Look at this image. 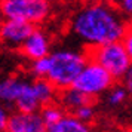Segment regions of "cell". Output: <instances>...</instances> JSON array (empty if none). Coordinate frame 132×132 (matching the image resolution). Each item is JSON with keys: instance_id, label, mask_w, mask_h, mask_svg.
<instances>
[{"instance_id": "6da1fadb", "label": "cell", "mask_w": 132, "mask_h": 132, "mask_svg": "<svg viewBox=\"0 0 132 132\" xmlns=\"http://www.w3.org/2000/svg\"><path fill=\"white\" fill-rule=\"evenodd\" d=\"M68 30L89 49L122 40L129 30V19L110 0H85L73 12Z\"/></svg>"}, {"instance_id": "7a4b0ae2", "label": "cell", "mask_w": 132, "mask_h": 132, "mask_svg": "<svg viewBox=\"0 0 132 132\" xmlns=\"http://www.w3.org/2000/svg\"><path fill=\"white\" fill-rule=\"evenodd\" d=\"M86 61L88 55L76 49H52V52L45 56V79H48L58 90L70 88L73 86Z\"/></svg>"}, {"instance_id": "3957f363", "label": "cell", "mask_w": 132, "mask_h": 132, "mask_svg": "<svg viewBox=\"0 0 132 132\" xmlns=\"http://www.w3.org/2000/svg\"><path fill=\"white\" fill-rule=\"evenodd\" d=\"M0 101L21 111H40L42 108L33 77L21 74L0 77Z\"/></svg>"}, {"instance_id": "277c9868", "label": "cell", "mask_w": 132, "mask_h": 132, "mask_svg": "<svg viewBox=\"0 0 132 132\" xmlns=\"http://www.w3.org/2000/svg\"><path fill=\"white\" fill-rule=\"evenodd\" d=\"M86 55L89 60L95 61L100 65L104 67L116 80H120L123 77L132 64L131 56H129L122 40L100 45L95 48H89Z\"/></svg>"}, {"instance_id": "5b68a950", "label": "cell", "mask_w": 132, "mask_h": 132, "mask_svg": "<svg viewBox=\"0 0 132 132\" xmlns=\"http://www.w3.org/2000/svg\"><path fill=\"white\" fill-rule=\"evenodd\" d=\"M2 11L6 18L22 19L34 27L42 25L52 16V0H3Z\"/></svg>"}, {"instance_id": "8992f818", "label": "cell", "mask_w": 132, "mask_h": 132, "mask_svg": "<svg viewBox=\"0 0 132 132\" xmlns=\"http://www.w3.org/2000/svg\"><path fill=\"white\" fill-rule=\"evenodd\" d=\"M114 83H116V79L104 67L88 58L86 64L80 70V73H79V76L76 77L73 86L80 89L82 92H85L90 98L98 100Z\"/></svg>"}, {"instance_id": "52a82bcc", "label": "cell", "mask_w": 132, "mask_h": 132, "mask_svg": "<svg viewBox=\"0 0 132 132\" xmlns=\"http://www.w3.org/2000/svg\"><path fill=\"white\" fill-rule=\"evenodd\" d=\"M34 25L22 19L6 18L0 27V45L11 51H19Z\"/></svg>"}, {"instance_id": "ba28073f", "label": "cell", "mask_w": 132, "mask_h": 132, "mask_svg": "<svg viewBox=\"0 0 132 132\" xmlns=\"http://www.w3.org/2000/svg\"><path fill=\"white\" fill-rule=\"evenodd\" d=\"M19 52L22 54L25 60L34 61L48 56L52 52V39L46 30L34 27L30 36L25 39L22 46L19 49Z\"/></svg>"}, {"instance_id": "9c48e42d", "label": "cell", "mask_w": 132, "mask_h": 132, "mask_svg": "<svg viewBox=\"0 0 132 132\" xmlns=\"http://www.w3.org/2000/svg\"><path fill=\"white\" fill-rule=\"evenodd\" d=\"M5 132H48L40 111L15 110L7 119Z\"/></svg>"}, {"instance_id": "30bf717a", "label": "cell", "mask_w": 132, "mask_h": 132, "mask_svg": "<svg viewBox=\"0 0 132 132\" xmlns=\"http://www.w3.org/2000/svg\"><path fill=\"white\" fill-rule=\"evenodd\" d=\"M58 102L62 105V108L65 110L67 113H74L76 110H79L80 107H83L86 104L95 102V100L90 98L89 95H86L85 92H82L77 88L70 86V88H65V89L60 90Z\"/></svg>"}, {"instance_id": "8fae6325", "label": "cell", "mask_w": 132, "mask_h": 132, "mask_svg": "<svg viewBox=\"0 0 132 132\" xmlns=\"http://www.w3.org/2000/svg\"><path fill=\"white\" fill-rule=\"evenodd\" d=\"M48 132H94L88 122L80 120L73 113H65L56 123L48 128Z\"/></svg>"}, {"instance_id": "7c38bea8", "label": "cell", "mask_w": 132, "mask_h": 132, "mask_svg": "<svg viewBox=\"0 0 132 132\" xmlns=\"http://www.w3.org/2000/svg\"><path fill=\"white\" fill-rule=\"evenodd\" d=\"M102 96H104V102H105L107 107L119 108L120 105H123L126 102L129 94H128L126 88L122 83H114Z\"/></svg>"}, {"instance_id": "4fadbf2b", "label": "cell", "mask_w": 132, "mask_h": 132, "mask_svg": "<svg viewBox=\"0 0 132 132\" xmlns=\"http://www.w3.org/2000/svg\"><path fill=\"white\" fill-rule=\"evenodd\" d=\"M67 111L62 108V105H61L58 101L55 102H51V104H46V105H43L42 108H40V114H42V119L43 122L46 123V126H52L54 123H56L58 120L65 114Z\"/></svg>"}, {"instance_id": "5bb4252c", "label": "cell", "mask_w": 132, "mask_h": 132, "mask_svg": "<svg viewBox=\"0 0 132 132\" xmlns=\"http://www.w3.org/2000/svg\"><path fill=\"white\" fill-rule=\"evenodd\" d=\"M73 114H76L80 120L90 123L92 120L95 119V114H96L95 102H92V104H86V105H83V107H80L79 110H76Z\"/></svg>"}, {"instance_id": "9a60e30c", "label": "cell", "mask_w": 132, "mask_h": 132, "mask_svg": "<svg viewBox=\"0 0 132 132\" xmlns=\"http://www.w3.org/2000/svg\"><path fill=\"white\" fill-rule=\"evenodd\" d=\"M128 19L132 18V0H110Z\"/></svg>"}, {"instance_id": "2e32d148", "label": "cell", "mask_w": 132, "mask_h": 132, "mask_svg": "<svg viewBox=\"0 0 132 132\" xmlns=\"http://www.w3.org/2000/svg\"><path fill=\"white\" fill-rule=\"evenodd\" d=\"M9 108L5 102L0 101V131H5V128H6V123H7V119H9Z\"/></svg>"}, {"instance_id": "e0dca14e", "label": "cell", "mask_w": 132, "mask_h": 132, "mask_svg": "<svg viewBox=\"0 0 132 132\" xmlns=\"http://www.w3.org/2000/svg\"><path fill=\"white\" fill-rule=\"evenodd\" d=\"M120 83L126 88L129 96H132V64H131V67L128 68V71L125 73V76L120 79Z\"/></svg>"}, {"instance_id": "ac0fdd59", "label": "cell", "mask_w": 132, "mask_h": 132, "mask_svg": "<svg viewBox=\"0 0 132 132\" xmlns=\"http://www.w3.org/2000/svg\"><path fill=\"white\" fill-rule=\"evenodd\" d=\"M122 42H123L126 51H128V54H129V56H131V60H132V30H128L125 37L122 39Z\"/></svg>"}, {"instance_id": "d6986e66", "label": "cell", "mask_w": 132, "mask_h": 132, "mask_svg": "<svg viewBox=\"0 0 132 132\" xmlns=\"http://www.w3.org/2000/svg\"><path fill=\"white\" fill-rule=\"evenodd\" d=\"M5 19H6V16H5V13H3V11H2V5H0V27L3 25Z\"/></svg>"}, {"instance_id": "ffe728a7", "label": "cell", "mask_w": 132, "mask_h": 132, "mask_svg": "<svg viewBox=\"0 0 132 132\" xmlns=\"http://www.w3.org/2000/svg\"><path fill=\"white\" fill-rule=\"evenodd\" d=\"M129 30H132V18L129 19Z\"/></svg>"}, {"instance_id": "44dd1931", "label": "cell", "mask_w": 132, "mask_h": 132, "mask_svg": "<svg viewBox=\"0 0 132 132\" xmlns=\"http://www.w3.org/2000/svg\"><path fill=\"white\" fill-rule=\"evenodd\" d=\"M2 2H3V0H0V5H2Z\"/></svg>"}]
</instances>
